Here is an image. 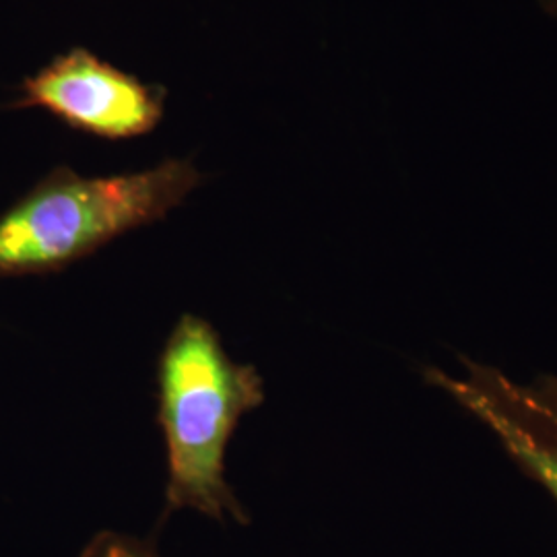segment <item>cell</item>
I'll return each instance as SVG.
<instances>
[{
    "instance_id": "5",
    "label": "cell",
    "mask_w": 557,
    "mask_h": 557,
    "mask_svg": "<svg viewBox=\"0 0 557 557\" xmlns=\"http://www.w3.org/2000/svg\"><path fill=\"white\" fill-rule=\"evenodd\" d=\"M79 557H161L153 543L119 531H101L87 541Z\"/></svg>"
},
{
    "instance_id": "6",
    "label": "cell",
    "mask_w": 557,
    "mask_h": 557,
    "mask_svg": "<svg viewBox=\"0 0 557 557\" xmlns=\"http://www.w3.org/2000/svg\"><path fill=\"white\" fill-rule=\"evenodd\" d=\"M539 2H541V7H543L549 15L557 17V0H539Z\"/></svg>"
},
{
    "instance_id": "3",
    "label": "cell",
    "mask_w": 557,
    "mask_h": 557,
    "mask_svg": "<svg viewBox=\"0 0 557 557\" xmlns=\"http://www.w3.org/2000/svg\"><path fill=\"white\" fill-rule=\"evenodd\" d=\"M15 106L41 108L100 139H137L163 119L165 89L120 71L85 48H73L23 81Z\"/></svg>"
},
{
    "instance_id": "1",
    "label": "cell",
    "mask_w": 557,
    "mask_h": 557,
    "mask_svg": "<svg viewBox=\"0 0 557 557\" xmlns=\"http://www.w3.org/2000/svg\"><path fill=\"white\" fill-rule=\"evenodd\" d=\"M264 397L259 370L232 359L209 320L180 317L158 361V423L168 460L163 520L195 510L250 524L225 478V453L239 421Z\"/></svg>"
},
{
    "instance_id": "2",
    "label": "cell",
    "mask_w": 557,
    "mask_h": 557,
    "mask_svg": "<svg viewBox=\"0 0 557 557\" xmlns=\"http://www.w3.org/2000/svg\"><path fill=\"white\" fill-rule=\"evenodd\" d=\"M202 180L190 160L94 178L59 165L0 213V277L64 271L110 242L168 218Z\"/></svg>"
},
{
    "instance_id": "4",
    "label": "cell",
    "mask_w": 557,
    "mask_h": 557,
    "mask_svg": "<svg viewBox=\"0 0 557 557\" xmlns=\"http://www.w3.org/2000/svg\"><path fill=\"white\" fill-rule=\"evenodd\" d=\"M432 382L487 428L557 504V376L518 380L492 366L465 363L434 370Z\"/></svg>"
}]
</instances>
